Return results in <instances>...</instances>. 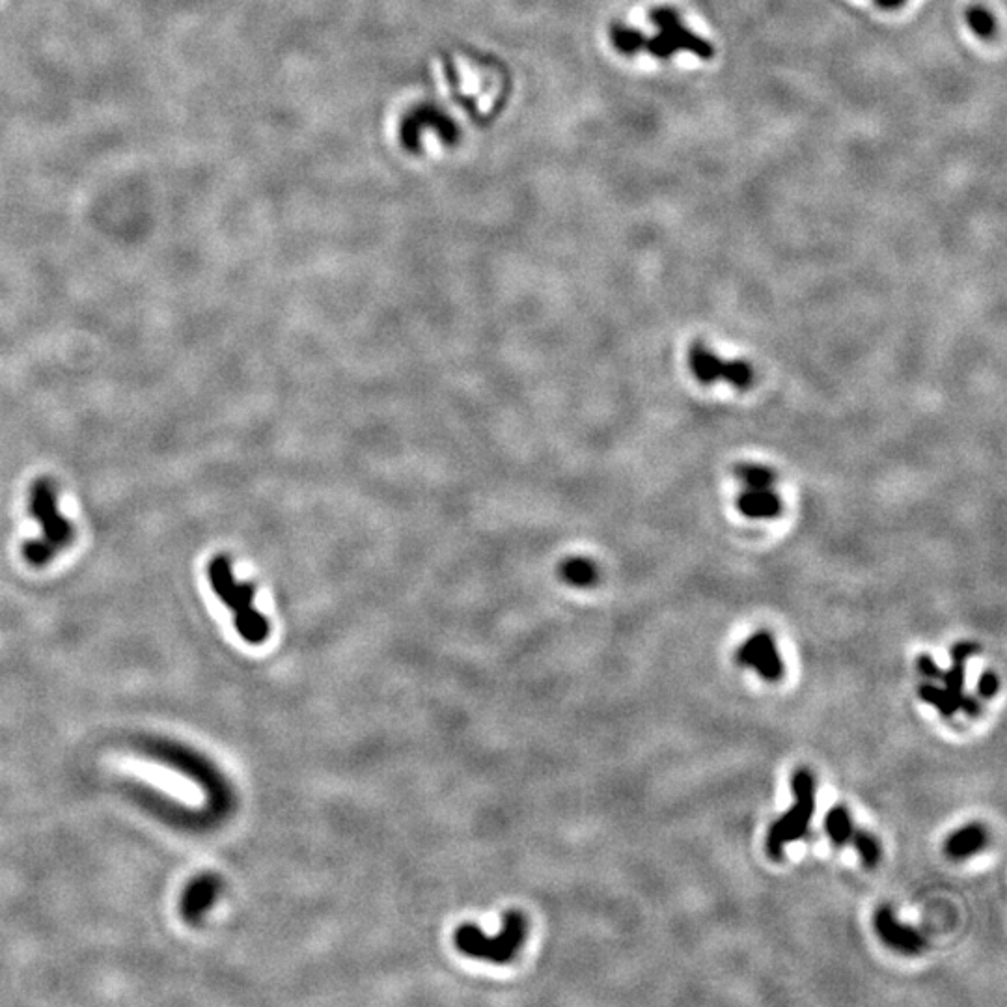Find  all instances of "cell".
I'll use <instances>...</instances> for the list:
<instances>
[{
    "instance_id": "obj_17",
    "label": "cell",
    "mask_w": 1007,
    "mask_h": 1007,
    "mask_svg": "<svg viewBox=\"0 0 1007 1007\" xmlns=\"http://www.w3.org/2000/svg\"><path fill=\"white\" fill-rule=\"evenodd\" d=\"M735 476L745 485H774L776 474L773 469L759 463H741L735 467Z\"/></svg>"
},
{
    "instance_id": "obj_16",
    "label": "cell",
    "mask_w": 1007,
    "mask_h": 1007,
    "mask_svg": "<svg viewBox=\"0 0 1007 1007\" xmlns=\"http://www.w3.org/2000/svg\"><path fill=\"white\" fill-rule=\"evenodd\" d=\"M966 21H968V27L972 28V32L981 38V40H991L996 34V21H994L993 14L987 12L985 8L981 6H972L968 12H966Z\"/></svg>"
},
{
    "instance_id": "obj_14",
    "label": "cell",
    "mask_w": 1007,
    "mask_h": 1007,
    "mask_svg": "<svg viewBox=\"0 0 1007 1007\" xmlns=\"http://www.w3.org/2000/svg\"><path fill=\"white\" fill-rule=\"evenodd\" d=\"M825 832H827L828 838L836 845H845L853 838L855 834V827H853V819H851V814L847 808L843 806H834L830 812H828L827 817H825Z\"/></svg>"
},
{
    "instance_id": "obj_10",
    "label": "cell",
    "mask_w": 1007,
    "mask_h": 1007,
    "mask_svg": "<svg viewBox=\"0 0 1007 1007\" xmlns=\"http://www.w3.org/2000/svg\"><path fill=\"white\" fill-rule=\"evenodd\" d=\"M221 892V879L215 875H200L193 883L189 884L181 896L180 911L181 916L189 922L196 924L213 905Z\"/></svg>"
},
{
    "instance_id": "obj_4",
    "label": "cell",
    "mask_w": 1007,
    "mask_h": 1007,
    "mask_svg": "<svg viewBox=\"0 0 1007 1007\" xmlns=\"http://www.w3.org/2000/svg\"><path fill=\"white\" fill-rule=\"evenodd\" d=\"M791 791H793V806L787 810L786 815L776 819L767 840V855L773 860H780L786 853L787 843L802 840L808 830L815 814V778L808 769H799L793 774L791 780Z\"/></svg>"
},
{
    "instance_id": "obj_12",
    "label": "cell",
    "mask_w": 1007,
    "mask_h": 1007,
    "mask_svg": "<svg viewBox=\"0 0 1007 1007\" xmlns=\"http://www.w3.org/2000/svg\"><path fill=\"white\" fill-rule=\"evenodd\" d=\"M989 843V834L980 823H970L959 830L944 843V853L952 860H966L970 856L981 853Z\"/></svg>"
},
{
    "instance_id": "obj_7",
    "label": "cell",
    "mask_w": 1007,
    "mask_h": 1007,
    "mask_svg": "<svg viewBox=\"0 0 1007 1007\" xmlns=\"http://www.w3.org/2000/svg\"><path fill=\"white\" fill-rule=\"evenodd\" d=\"M735 661L745 668L756 670L759 676L769 683H778L784 674L786 666L778 653L774 636L769 631H758L746 640L735 653Z\"/></svg>"
},
{
    "instance_id": "obj_2",
    "label": "cell",
    "mask_w": 1007,
    "mask_h": 1007,
    "mask_svg": "<svg viewBox=\"0 0 1007 1007\" xmlns=\"http://www.w3.org/2000/svg\"><path fill=\"white\" fill-rule=\"evenodd\" d=\"M207 577L213 592L219 595L222 603L234 612L235 629L252 646L263 644L269 636V621L262 612L254 607L256 590L250 582H239L235 579L234 567L228 556H215L209 567Z\"/></svg>"
},
{
    "instance_id": "obj_21",
    "label": "cell",
    "mask_w": 1007,
    "mask_h": 1007,
    "mask_svg": "<svg viewBox=\"0 0 1007 1007\" xmlns=\"http://www.w3.org/2000/svg\"><path fill=\"white\" fill-rule=\"evenodd\" d=\"M916 666L922 672V676L929 677V679H940V676H942L939 664L933 661V657H929L925 653L916 659Z\"/></svg>"
},
{
    "instance_id": "obj_1",
    "label": "cell",
    "mask_w": 1007,
    "mask_h": 1007,
    "mask_svg": "<svg viewBox=\"0 0 1007 1007\" xmlns=\"http://www.w3.org/2000/svg\"><path fill=\"white\" fill-rule=\"evenodd\" d=\"M30 513L42 525V538L27 541L23 556L32 567L47 566L75 538L71 521L58 510L55 483L49 478H38L32 483Z\"/></svg>"
},
{
    "instance_id": "obj_19",
    "label": "cell",
    "mask_w": 1007,
    "mask_h": 1007,
    "mask_svg": "<svg viewBox=\"0 0 1007 1007\" xmlns=\"http://www.w3.org/2000/svg\"><path fill=\"white\" fill-rule=\"evenodd\" d=\"M644 47L648 49L649 55L661 58V60L672 58V56L676 55L677 51L676 43L672 42L664 32H659L653 38L646 40Z\"/></svg>"
},
{
    "instance_id": "obj_20",
    "label": "cell",
    "mask_w": 1007,
    "mask_h": 1007,
    "mask_svg": "<svg viewBox=\"0 0 1007 1007\" xmlns=\"http://www.w3.org/2000/svg\"><path fill=\"white\" fill-rule=\"evenodd\" d=\"M1000 689V679L994 674V672H985L983 676L980 677L978 681V692H980L981 698H993L996 696V692Z\"/></svg>"
},
{
    "instance_id": "obj_6",
    "label": "cell",
    "mask_w": 1007,
    "mask_h": 1007,
    "mask_svg": "<svg viewBox=\"0 0 1007 1007\" xmlns=\"http://www.w3.org/2000/svg\"><path fill=\"white\" fill-rule=\"evenodd\" d=\"M690 372L702 385H715L724 381L733 388L745 390L754 383V372L745 360H728L718 357L704 342H694L689 349Z\"/></svg>"
},
{
    "instance_id": "obj_22",
    "label": "cell",
    "mask_w": 1007,
    "mask_h": 1007,
    "mask_svg": "<svg viewBox=\"0 0 1007 1007\" xmlns=\"http://www.w3.org/2000/svg\"><path fill=\"white\" fill-rule=\"evenodd\" d=\"M907 0H875V4L881 8V10H886V12H894L897 8H901Z\"/></svg>"
},
{
    "instance_id": "obj_9",
    "label": "cell",
    "mask_w": 1007,
    "mask_h": 1007,
    "mask_svg": "<svg viewBox=\"0 0 1007 1007\" xmlns=\"http://www.w3.org/2000/svg\"><path fill=\"white\" fill-rule=\"evenodd\" d=\"M873 925H875L879 939L896 952L903 953V955H916L924 950V937L911 925L901 924L894 911L886 905L879 907L875 912Z\"/></svg>"
},
{
    "instance_id": "obj_15",
    "label": "cell",
    "mask_w": 1007,
    "mask_h": 1007,
    "mask_svg": "<svg viewBox=\"0 0 1007 1007\" xmlns=\"http://www.w3.org/2000/svg\"><path fill=\"white\" fill-rule=\"evenodd\" d=\"M612 43L614 47L623 53V55H636L640 49H644L646 45V36L640 32V30H635V28L623 27V25H614L612 27Z\"/></svg>"
},
{
    "instance_id": "obj_11",
    "label": "cell",
    "mask_w": 1007,
    "mask_h": 1007,
    "mask_svg": "<svg viewBox=\"0 0 1007 1007\" xmlns=\"http://www.w3.org/2000/svg\"><path fill=\"white\" fill-rule=\"evenodd\" d=\"M737 510L748 519H776L782 511V500L774 485H745L737 498Z\"/></svg>"
},
{
    "instance_id": "obj_13",
    "label": "cell",
    "mask_w": 1007,
    "mask_h": 1007,
    "mask_svg": "<svg viewBox=\"0 0 1007 1007\" xmlns=\"http://www.w3.org/2000/svg\"><path fill=\"white\" fill-rule=\"evenodd\" d=\"M560 575L567 584L579 586V588L594 586L599 579L597 566L588 558H569L560 566Z\"/></svg>"
},
{
    "instance_id": "obj_8",
    "label": "cell",
    "mask_w": 1007,
    "mask_h": 1007,
    "mask_svg": "<svg viewBox=\"0 0 1007 1007\" xmlns=\"http://www.w3.org/2000/svg\"><path fill=\"white\" fill-rule=\"evenodd\" d=\"M649 19L655 27L664 32L672 42L676 43L677 49L689 51L694 56L702 60H711L715 56V47L711 43L690 32L689 28L683 27L681 17L674 8L670 6H657L649 12Z\"/></svg>"
},
{
    "instance_id": "obj_18",
    "label": "cell",
    "mask_w": 1007,
    "mask_h": 1007,
    "mask_svg": "<svg viewBox=\"0 0 1007 1007\" xmlns=\"http://www.w3.org/2000/svg\"><path fill=\"white\" fill-rule=\"evenodd\" d=\"M853 845H855L856 853L860 855V860L866 868H875L881 860V847H879V842L868 834V832H855L853 834Z\"/></svg>"
},
{
    "instance_id": "obj_5",
    "label": "cell",
    "mask_w": 1007,
    "mask_h": 1007,
    "mask_svg": "<svg viewBox=\"0 0 1007 1007\" xmlns=\"http://www.w3.org/2000/svg\"><path fill=\"white\" fill-rule=\"evenodd\" d=\"M980 648L972 642H961L952 649L953 666L948 672H942L940 679L944 681V689L933 685H922L918 696L925 704L933 705L940 711L942 717H953L957 711H965L970 717H978L981 705L978 700L965 696L966 659L976 655Z\"/></svg>"
},
{
    "instance_id": "obj_3",
    "label": "cell",
    "mask_w": 1007,
    "mask_h": 1007,
    "mask_svg": "<svg viewBox=\"0 0 1007 1007\" xmlns=\"http://www.w3.org/2000/svg\"><path fill=\"white\" fill-rule=\"evenodd\" d=\"M526 937V920L521 912L511 911L504 916L502 931L497 937H487L478 925H461L456 931L457 950L495 965H506L519 953Z\"/></svg>"
}]
</instances>
